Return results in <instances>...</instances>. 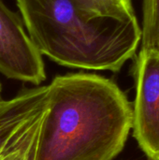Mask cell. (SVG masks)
Segmentation results:
<instances>
[{
	"label": "cell",
	"instance_id": "cell-9",
	"mask_svg": "<svg viewBox=\"0 0 159 160\" xmlns=\"http://www.w3.org/2000/svg\"><path fill=\"white\" fill-rule=\"evenodd\" d=\"M3 101H4V100H3ZM3 101H1V102H0V105H1L2 103H3Z\"/></svg>",
	"mask_w": 159,
	"mask_h": 160
},
{
	"label": "cell",
	"instance_id": "cell-6",
	"mask_svg": "<svg viewBox=\"0 0 159 160\" xmlns=\"http://www.w3.org/2000/svg\"><path fill=\"white\" fill-rule=\"evenodd\" d=\"M48 106L31 120L24 130L1 154L0 160H36L38 137Z\"/></svg>",
	"mask_w": 159,
	"mask_h": 160
},
{
	"label": "cell",
	"instance_id": "cell-7",
	"mask_svg": "<svg viewBox=\"0 0 159 160\" xmlns=\"http://www.w3.org/2000/svg\"><path fill=\"white\" fill-rule=\"evenodd\" d=\"M87 18L112 17L121 20L135 18L131 0H72Z\"/></svg>",
	"mask_w": 159,
	"mask_h": 160
},
{
	"label": "cell",
	"instance_id": "cell-2",
	"mask_svg": "<svg viewBox=\"0 0 159 160\" xmlns=\"http://www.w3.org/2000/svg\"><path fill=\"white\" fill-rule=\"evenodd\" d=\"M26 33L41 55L72 68L118 71L142 40L137 18H87L72 0H17Z\"/></svg>",
	"mask_w": 159,
	"mask_h": 160
},
{
	"label": "cell",
	"instance_id": "cell-1",
	"mask_svg": "<svg viewBox=\"0 0 159 160\" xmlns=\"http://www.w3.org/2000/svg\"><path fill=\"white\" fill-rule=\"evenodd\" d=\"M49 89L36 160H112L122 152L133 110L112 81L69 73L56 76Z\"/></svg>",
	"mask_w": 159,
	"mask_h": 160
},
{
	"label": "cell",
	"instance_id": "cell-3",
	"mask_svg": "<svg viewBox=\"0 0 159 160\" xmlns=\"http://www.w3.org/2000/svg\"><path fill=\"white\" fill-rule=\"evenodd\" d=\"M135 74L134 137L150 159L159 160V50H141Z\"/></svg>",
	"mask_w": 159,
	"mask_h": 160
},
{
	"label": "cell",
	"instance_id": "cell-8",
	"mask_svg": "<svg viewBox=\"0 0 159 160\" xmlns=\"http://www.w3.org/2000/svg\"><path fill=\"white\" fill-rule=\"evenodd\" d=\"M142 49L159 50V0H143Z\"/></svg>",
	"mask_w": 159,
	"mask_h": 160
},
{
	"label": "cell",
	"instance_id": "cell-4",
	"mask_svg": "<svg viewBox=\"0 0 159 160\" xmlns=\"http://www.w3.org/2000/svg\"><path fill=\"white\" fill-rule=\"evenodd\" d=\"M0 73L39 85L46 80L42 55L30 40L22 17L0 0Z\"/></svg>",
	"mask_w": 159,
	"mask_h": 160
},
{
	"label": "cell",
	"instance_id": "cell-5",
	"mask_svg": "<svg viewBox=\"0 0 159 160\" xmlns=\"http://www.w3.org/2000/svg\"><path fill=\"white\" fill-rule=\"evenodd\" d=\"M49 84L20 92L0 105V156L49 104Z\"/></svg>",
	"mask_w": 159,
	"mask_h": 160
}]
</instances>
